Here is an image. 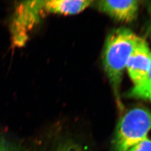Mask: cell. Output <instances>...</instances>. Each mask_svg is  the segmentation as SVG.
<instances>
[{"label": "cell", "instance_id": "obj_1", "mask_svg": "<svg viewBox=\"0 0 151 151\" xmlns=\"http://www.w3.org/2000/svg\"><path fill=\"white\" fill-rule=\"evenodd\" d=\"M142 38L127 29H118L108 37L103 53L105 73L116 97L128 60Z\"/></svg>", "mask_w": 151, "mask_h": 151}, {"label": "cell", "instance_id": "obj_2", "mask_svg": "<svg viewBox=\"0 0 151 151\" xmlns=\"http://www.w3.org/2000/svg\"><path fill=\"white\" fill-rule=\"evenodd\" d=\"M151 133V113L147 109H132L119 119L111 141V151H128L148 138Z\"/></svg>", "mask_w": 151, "mask_h": 151}, {"label": "cell", "instance_id": "obj_3", "mask_svg": "<svg viewBox=\"0 0 151 151\" xmlns=\"http://www.w3.org/2000/svg\"><path fill=\"white\" fill-rule=\"evenodd\" d=\"M44 1H27L16 4L12 15L10 32L12 44L21 47L29 39V32L36 27L44 14Z\"/></svg>", "mask_w": 151, "mask_h": 151}, {"label": "cell", "instance_id": "obj_4", "mask_svg": "<svg viewBox=\"0 0 151 151\" xmlns=\"http://www.w3.org/2000/svg\"><path fill=\"white\" fill-rule=\"evenodd\" d=\"M151 51L146 41L141 39L130 55L126 65L134 87L133 96L140 98L146 86L151 63Z\"/></svg>", "mask_w": 151, "mask_h": 151}, {"label": "cell", "instance_id": "obj_5", "mask_svg": "<svg viewBox=\"0 0 151 151\" xmlns=\"http://www.w3.org/2000/svg\"><path fill=\"white\" fill-rule=\"evenodd\" d=\"M139 6L136 0L110 1L103 0L97 2V9L120 22H129L134 20Z\"/></svg>", "mask_w": 151, "mask_h": 151}, {"label": "cell", "instance_id": "obj_6", "mask_svg": "<svg viewBox=\"0 0 151 151\" xmlns=\"http://www.w3.org/2000/svg\"><path fill=\"white\" fill-rule=\"evenodd\" d=\"M88 0H51L44 1L45 12L64 15L79 14L91 5Z\"/></svg>", "mask_w": 151, "mask_h": 151}, {"label": "cell", "instance_id": "obj_7", "mask_svg": "<svg viewBox=\"0 0 151 151\" xmlns=\"http://www.w3.org/2000/svg\"><path fill=\"white\" fill-rule=\"evenodd\" d=\"M52 151H92L81 140L68 134L61 135L56 138Z\"/></svg>", "mask_w": 151, "mask_h": 151}, {"label": "cell", "instance_id": "obj_8", "mask_svg": "<svg viewBox=\"0 0 151 151\" xmlns=\"http://www.w3.org/2000/svg\"><path fill=\"white\" fill-rule=\"evenodd\" d=\"M0 151H27L22 146L6 135L0 134Z\"/></svg>", "mask_w": 151, "mask_h": 151}, {"label": "cell", "instance_id": "obj_9", "mask_svg": "<svg viewBox=\"0 0 151 151\" xmlns=\"http://www.w3.org/2000/svg\"><path fill=\"white\" fill-rule=\"evenodd\" d=\"M128 151H151V139L149 137L130 147Z\"/></svg>", "mask_w": 151, "mask_h": 151}, {"label": "cell", "instance_id": "obj_10", "mask_svg": "<svg viewBox=\"0 0 151 151\" xmlns=\"http://www.w3.org/2000/svg\"><path fill=\"white\" fill-rule=\"evenodd\" d=\"M140 98L148 99L151 101V63H150V69H149V72H148V74L146 86H145L144 90L142 92Z\"/></svg>", "mask_w": 151, "mask_h": 151}]
</instances>
